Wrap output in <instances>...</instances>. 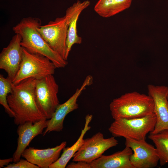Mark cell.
Here are the masks:
<instances>
[{
    "mask_svg": "<svg viewBox=\"0 0 168 168\" xmlns=\"http://www.w3.org/2000/svg\"><path fill=\"white\" fill-rule=\"evenodd\" d=\"M66 145L67 142L63 141L51 148L40 149L29 147L23 152L21 156L40 168H48L58 159Z\"/></svg>",
    "mask_w": 168,
    "mask_h": 168,
    "instance_id": "5bb4252c",
    "label": "cell"
},
{
    "mask_svg": "<svg viewBox=\"0 0 168 168\" xmlns=\"http://www.w3.org/2000/svg\"><path fill=\"white\" fill-rule=\"evenodd\" d=\"M90 4V2L88 0L83 2L78 0L68 7L66 11L65 16L68 25L66 42L68 58L72 46L75 44H80L82 43V38L77 33V22L81 13Z\"/></svg>",
    "mask_w": 168,
    "mask_h": 168,
    "instance_id": "9a60e30c",
    "label": "cell"
},
{
    "mask_svg": "<svg viewBox=\"0 0 168 168\" xmlns=\"http://www.w3.org/2000/svg\"><path fill=\"white\" fill-rule=\"evenodd\" d=\"M49 120L43 119L35 123L26 122L18 125L17 132L18 136L17 146L14 153L13 161L16 162L21 159V154L32 139L37 136L43 134L48 124Z\"/></svg>",
    "mask_w": 168,
    "mask_h": 168,
    "instance_id": "4fadbf2b",
    "label": "cell"
},
{
    "mask_svg": "<svg viewBox=\"0 0 168 168\" xmlns=\"http://www.w3.org/2000/svg\"><path fill=\"white\" fill-rule=\"evenodd\" d=\"M4 168H39L38 166L29 161L26 160L20 159L16 162L9 164Z\"/></svg>",
    "mask_w": 168,
    "mask_h": 168,
    "instance_id": "44dd1931",
    "label": "cell"
},
{
    "mask_svg": "<svg viewBox=\"0 0 168 168\" xmlns=\"http://www.w3.org/2000/svg\"><path fill=\"white\" fill-rule=\"evenodd\" d=\"M68 25L64 16L57 17L47 24L41 25L37 30L51 48L67 60L66 42Z\"/></svg>",
    "mask_w": 168,
    "mask_h": 168,
    "instance_id": "52a82bcc",
    "label": "cell"
},
{
    "mask_svg": "<svg viewBox=\"0 0 168 168\" xmlns=\"http://www.w3.org/2000/svg\"><path fill=\"white\" fill-rule=\"evenodd\" d=\"M92 118V114L86 115L85 118L84 127L82 129L80 135L77 141L71 147H64L61 156L55 162L50 165L49 168H65L66 167L68 162L82 145L85 134L91 128L89 124Z\"/></svg>",
    "mask_w": 168,
    "mask_h": 168,
    "instance_id": "e0dca14e",
    "label": "cell"
},
{
    "mask_svg": "<svg viewBox=\"0 0 168 168\" xmlns=\"http://www.w3.org/2000/svg\"><path fill=\"white\" fill-rule=\"evenodd\" d=\"M148 138L155 146L160 165L168 163V130L156 134L149 133Z\"/></svg>",
    "mask_w": 168,
    "mask_h": 168,
    "instance_id": "d6986e66",
    "label": "cell"
},
{
    "mask_svg": "<svg viewBox=\"0 0 168 168\" xmlns=\"http://www.w3.org/2000/svg\"><path fill=\"white\" fill-rule=\"evenodd\" d=\"M157 118L153 113L144 117L115 119L108 128L114 137H122L136 140H146L147 134L153 131Z\"/></svg>",
    "mask_w": 168,
    "mask_h": 168,
    "instance_id": "277c9868",
    "label": "cell"
},
{
    "mask_svg": "<svg viewBox=\"0 0 168 168\" xmlns=\"http://www.w3.org/2000/svg\"><path fill=\"white\" fill-rule=\"evenodd\" d=\"M167 99H168V96H167Z\"/></svg>",
    "mask_w": 168,
    "mask_h": 168,
    "instance_id": "cb8c5ba5",
    "label": "cell"
},
{
    "mask_svg": "<svg viewBox=\"0 0 168 168\" xmlns=\"http://www.w3.org/2000/svg\"><path fill=\"white\" fill-rule=\"evenodd\" d=\"M13 161V158L5 159L0 160V168L4 167L5 166H7L10 162Z\"/></svg>",
    "mask_w": 168,
    "mask_h": 168,
    "instance_id": "603a6c76",
    "label": "cell"
},
{
    "mask_svg": "<svg viewBox=\"0 0 168 168\" xmlns=\"http://www.w3.org/2000/svg\"><path fill=\"white\" fill-rule=\"evenodd\" d=\"M93 81L92 76H87L80 87L77 89L73 95L65 102L58 105L51 118L49 120L48 126L43 133V136L51 132L62 131L65 117L69 113L78 108V98L86 87L92 84Z\"/></svg>",
    "mask_w": 168,
    "mask_h": 168,
    "instance_id": "9c48e42d",
    "label": "cell"
},
{
    "mask_svg": "<svg viewBox=\"0 0 168 168\" xmlns=\"http://www.w3.org/2000/svg\"><path fill=\"white\" fill-rule=\"evenodd\" d=\"M12 81L7 77L0 75V104L4 108L5 112L11 117H15V114L10 108L7 101L8 95L12 90Z\"/></svg>",
    "mask_w": 168,
    "mask_h": 168,
    "instance_id": "ffe728a7",
    "label": "cell"
},
{
    "mask_svg": "<svg viewBox=\"0 0 168 168\" xmlns=\"http://www.w3.org/2000/svg\"><path fill=\"white\" fill-rule=\"evenodd\" d=\"M36 80V102L39 109L46 119H50L59 104L58 97L59 86L53 75Z\"/></svg>",
    "mask_w": 168,
    "mask_h": 168,
    "instance_id": "8992f818",
    "label": "cell"
},
{
    "mask_svg": "<svg viewBox=\"0 0 168 168\" xmlns=\"http://www.w3.org/2000/svg\"><path fill=\"white\" fill-rule=\"evenodd\" d=\"M125 145L133 151L130 160L133 168H153L157 166L159 158L156 148L145 140L126 138Z\"/></svg>",
    "mask_w": 168,
    "mask_h": 168,
    "instance_id": "30bf717a",
    "label": "cell"
},
{
    "mask_svg": "<svg viewBox=\"0 0 168 168\" xmlns=\"http://www.w3.org/2000/svg\"><path fill=\"white\" fill-rule=\"evenodd\" d=\"M20 35L13 36L9 44L3 48L0 54V68L7 73V78L12 81L16 75L22 59V47Z\"/></svg>",
    "mask_w": 168,
    "mask_h": 168,
    "instance_id": "7c38bea8",
    "label": "cell"
},
{
    "mask_svg": "<svg viewBox=\"0 0 168 168\" xmlns=\"http://www.w3.org/2000/svg\"><path fill=\"white\" fill-rule=\"evenodd\" d=\"M22 47V61L12 81L13 84L28 78L38 80L54 74L57 68L49 59L41 55L30 53Z\"/></svg>",
    "mask_w": 168,
    "mask_h": 168,
    "instance_id": "5b68a950",
    "label": "cell"
},
{
    "mask_svg": "<svg viewBox=\"0 0 168 168\" xmlns=\"http://www.w3.org/2000/svg\"><path fill=\"white\" fill-rule=\"evenodd\" d=\"M133 153L132 149L126 146L122 151L112 154L102 155L90 163L91 168H133L130 160Z\"/></svg>",
    "mask_w": 168,
    "mask_h": 168,
    "instance_id": "2e32d148",
    "label": "cell"
},
{
    "mask_svg": "<svg viewBox=\"0 0 168 168\" xmlns=\"http://www.w3.org/2000/svg\"><path fill=\"white\" fill-rule=\"evenodd\" d=\"M41 25L40 19L29 17L23 18L12 30L20 35L21 45L28 52L47 57L57 68L65 67L68 64L67 60L51 48L38 30V27Z\"/></svg>",
    "mask_w": 168,
    "mask_h": 168,
    "instance_id": "7a4b0ae2",
    "label": "cell"
},
{
    "mask_svg": "<svg viewBox=\"0 0 168 168\" xmlns=\"http://www.w3.org/2000/svg\"><path fill=\"white\" fill-rule=\"evenodd\" d=\"M36 79L30 78L13 85L7 97L8 104L15 114L14 122L19 125L26 122L34 123L47 119L39 109L35 96Z\"/></svg>",
    "mask_w": 168,
    "mask_h": 168,
    "instance_id": "6da1fadb",
    "label": "cell"
},
{
    "mask_svg": "<svg viewBox=\"0 0 168 168\" xmlns=\"http://www.w3.org/2000/svg\"><path fill=\"white\" fill-rule=\"evenodd\" d=\"M132 0H99L94 7L100 16L108 18L128 8Z\"/></svg>",
    "mask_w": 168,
    "mask_h": 168,
    "instance_id": "ac0fdd59",
    "label": "cell"
},
{
    "mask_svg": "<svg viewBox=\"0 0 168 168\" xmlns=\"http://www.w3.org/2000/svg\"><path fill=\"white\" fill-rule=\"evenodd\" d=\"M67 168H91L90 164L83 161H73L68 164Z\"/></svg>",
    "mask_w": 168,
    "mask_h": 168,
    "instance_id": "7402d4cb",
    "label": "cell"
},
{
    "mask_svg": "<svg viewBox=\"0 0 168 168\" xmlns=\"http://www.w3.org/2000/svg\"><path fill=\"white\" fill-rule=\"evenodd\" d=\"M147 87L148 95L154 102V113L157 118L155 128L150 133L156 134L168 130V87L149 84Z\"/></svg>",
    "mask_w": 168,
    "mask_h": 168,
    "instance_id": "8fae6325",
    "label": "cell"
},
{
    "mask_svg": "<svg viewBox=\"0 0 168 168\" xmlns=\"http://www.w3.org/2000/svg\"><path fill=\"white\" fill-rule=\"evenodd\" d=\"M118 143L114 137L105 138L103 134L98 132L91 138L84 139L82 145L74 155L72 161H83L90 163Z\"/></svg>",
    "mask_w": 168,
    "mask_h": 168,
    "instance_id": "ba28073f",
    "label": "cell"
},
{
    "mask_svg": "<svg viewBox=\"0 0 168 168\" xmlns=\"http://www.w3.org/2000/svg\"><path fill=\"white\" fill-rule=\"evenodd\" d=\"M109 107L114 120L131 119L144 117L153 113L154 104L149 95L134 91L114 99Z\"/></svg>",
    "mask_w": 168,
    "mask_h": 168,
    "instance_id": "3957f363",
    "label": "cell"
}]
</instances>
